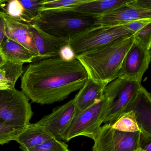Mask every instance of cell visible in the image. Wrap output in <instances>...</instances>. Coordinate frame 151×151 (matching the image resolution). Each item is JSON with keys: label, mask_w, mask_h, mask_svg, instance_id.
Segmentation results:
<instances>
[{"label": "cell", "mask_w": 151, "mask_h": 151, "mask_svg": "<svg viewBox=\"0 0 151 151\" xmlns=\"http://www.w3.org/2000/svg\"><path fill=\"white\" fill-rule=\"evenodd\" d=\"M88 78L76 58L67 61L57 56L29 64L23 74L21 88L32 102L47 105L66 99Z\"/></svg>", "instance_id": "obj_1"}, {"label": "cell", "mask_w": 151, "mask_h": 151, "mask_svg": "<svg viewBox=\"0 0 151 151\" xmlns=\"http://www.w3.org/2000/svg\"><path fill=\"white\" fill-rule=\"evenodd\" d=\"M134 40L133 35L120 39L76 58L84 68L88 78L107 85L119 76L123 61Z\"/></svg>", "instance_id": "obj_2"}, {"label": "cell", "mask_w": 151, "mask_h": 151, "mask_svg": "<svg viewBox=\"0 0 151 151\" xmlns=\"http://www.w3.org/2000/svg\"><path fill=\"white\" fill-rule=\"evenodd\" d=\"M32 24L53 37L68 40L76 34L101 26L97 17L68 9L41 10Z\"/></svg>", "instance_id": "obj_3"}, {"label": "cell", "mask_w": 151, "mask_h": 151, "mask_svg": "<svg viewBox=\"0 0 151 151\" xmlns=\"http://www.w3.org/2000/svg\"><path fill=\"white\" fill-rule=\"evenodd\" d=\"M141 83L118 77L104 88L105 119L103 123H112L126 111L130 102L142 86Z\"/></svg>", "instance_id": "obj_4"}, {"label": "cell", "mask_w": 151, "mask_h": 151, "mask_svg": "<svg viewBox=\"0 0 151 151\" xmlns=\"http://www.w3.org/2000/svg\"><path fill=\"white\" fill-rule=\"evenodd\" d=\"M33 115L29 98L15 89L0 90V122L23 130Z\"/></svg>", "instance_id": "obj_5"}, {"label": "cell", "mask_w": 151, "mask_h": 151, "mask_svg": "<svg viewBox=\"0 0 151 151\" xmlns=\"http://www.w3.org/2000/svg\"><path fill=\"white\" fill-rule=\"evenodd\" d=\"M133 35L123 25L100 26L76 34L68 40L76 57L120 39Z\"/></svg>", "instance_id": "obj_6"}, {"label": "cell", "mask_w": 151, "mask_h": 151, "mask_svg": "<svg viewBox=\"0 0 151 151\" xmlns=\"http://www.w3.org/2000/svg\"><path fill=\"white\" fill-rule=\"evenodd\" d=\"M105 104L103 96L85 110L75 114L65 132L64 141L80 136L94 140L103 123Z\"/></svg>", "instance_id": "obj_7"}, {"label": "cell", "mask_w": 151, "mask_h": 151, "mask_svg": "<svg viewBox=\"0 0 151 151\" xmlns=\"http://www.w3.org/2000/svg\"><path fill=\"white\" fill-rule=\"evenodd\" d=\"M141 132L119 131L111 123L101 126L94 139L92 151H134L139 148Z\"/></svg>", "instance_id": "obj_8"}, {"label": "cell", "mask_w": 151, "mask_h": 151, "mask_svg": "<svg viewBox=\"0 0 151 151\" xmlns=\"http://www.w3.org/2000/svg\"><path fill=\"white\" fill-rule=\"evenodd\" d=\"M151 59V50H147L135 40L124 59L118 77L141 83Z\"/></svg>", "instance_id": "obj_9"}, {"label": "cell", "mask_w": 151, "mask_h": 151, "mask_svg": "<svg viewBox=\"0 0 151 151\" xmlns=\"http://www.w3.org/2000/svg\"><path fill=\"white\" fill-rule=\"evenodd\" d=\"M76 111L75 101L72 99L64 105L55 108L50 114L37 123L52 137L64 141L65 132Z\"/></svg>", "instance_id": "obj_10"}, {"label": "cell", "mask_w": 151, "mask_h": 151, "mask_svg": "<svg viewBox=\"0 0 151 151\" xmlns=\"http://www.w3.org/2000/svg\"><path fill=\"white\" fill-rule=\"evenodd\" d=\"M132 0L105 14L97 17L102 26L122 25L132 21L140 19H151V10L138 7Z\"/></svg>", "instance_id": "obj_11"}, {"label": "cell", "mask_w": 151, "mask_h": 151, "mask_svg": "<svg viewBox=\"0 0 151 151\" xmlns=\"http://www.w3.org/2000/svg\"><path fill=\"white\" fill-rule=\"evenodd\" d=\"M130 110L136 114L141 133L145 136L151 137V93L143 86L130 102L125 112Z\"/></svg>", "instance_id": "obj_12"}, {"label": "cell", "mask_w": 151, "mask_h": 151, "mask_svg": "<svg viewBox=\"0 0 151 151\" xmlns=\"http://www.w3.org/2000/svg\"><path fill=\"white\" fill-rule=\"evenodd\" d=\"M39 54L36 61L59 56L61 49L68 44V40L53 37L34 24H29Z\"/></svg>", "instance_id": "obj_13"}, {"label": "cell", "mask_w": 151, "mask_h": 151, "mask_svg": "<svg viewBox=\"0 0 151 151\" xmlns=\"http://www.w3.org/2000/svg\"><path fill=\"white\" fill-rule=\"evenodd\" d=\"M0 16L5 21L6 37L21 44L34 54L37 57L36 61L39 54L29 24L11 18L1 11Z\"/></svg>", "instance_id": "obj_14"}, {"label": "cell", "mask_w": 151, "mask_h": 151, "mask_svg": "<svg viewBox=\"0 0 151 151\" xmlns=\"http://www.w3.org/2000/svg\"><path fill=\"white\" fill-rule=\"evenodd\" d=\"M106 85L88 78L74 97L76 108L75 114L85 110L101 99Z\"/></svg>", "instance_id": "obj_15"}, {"label": "cell", "mask_w": 151, "mask_h": 151, "mask_svg": "<svg viewBox=\"0 0 151 151\" xmlns=\"http://www.w3.org/2000/svg\"><path fill=\"white\" fill-rule=\"evenodd\" d=\"M131 0H86L85 2L66 9L79 14L98 17L105 14Z\"/></svg>", "instance_id": "obj_16"}, {"label": "cell", "mask_w": 151, "mask_h": 151, "mask_svg": "<svg viewBox=\"0 0 151 151\" xmlns=\"http://www.w3.org/2000/svg\"><path fill=\"white\" fill-rule=\"evenodd\" d=\"M52 138L37 122L30 123L18 135L15 140L20 144V148L25 151Z\"/></svg>", "instance_id": "obj_17"}, {"label": "cell", "mask_w": 151, "mask_h": 151, "mask_svg": "<svg viewBox=\"0 0 151 151\" xmlns=\"http://www.w3.org/2000/svg\"><path fill=\"white\" fill-rule=\"evenodd\" d=\"M0 52L6 60L17 63H31L37 58L23 46L6 37L0 45Z\"/></svg>", "instance_id": "obj_18"}, {"label": "cell", "mask_w": 151, "mask_h": 151, "mask_svg": "<svg viewBox=\"0 0 151 151\" xmlns=\"http://www.w3.org/2000/svg\"><path fill=\"white\" fill-rule=\"evenodd\" d=\"M0 9V11L11 18L28 24H33L37 18L24 9L18 0H2Z\"/></svg>", "instance_id": "obj_19"}, {"label": "cell", "mask_w": 151, "mask_h": 151, "mask_svg": "<svg viewBox=\"0 0 151 151\" xmlns=\"http://www.w3.org/2000/svg\"><path fill=\"white\" fill-rule=\"evenodd\" d=\"M23 64L8 60L0 66V83L5 84L15 89L18 78L24 73Z\"/></svg>", "instance_id": "obj_20"}, {"label": "cell", "mask_w": 151, "mask_h": 151, "mask_svg": "<svg viewBox=\"0 0 151 151\" xmlns=\"http://www.w3.org/2000/svg\"><path fill=\"white\" fill-rule=\"evenodd\" d=\"M114 129L127 132L140 131L136 118V114L132 110L124 112L114 122L111 123Z\"/></svg>", "instance_id": "obj_21"}, {"label": "cell", "mask_w": 151, "mask_h": 151, "mask_svg": "<svg viewBox=\"0 0 151 151\" xmlns=\"http://www.w3.org/2000/svg\"><path fill=\"white\" fill-rule=\"evenodd\" d=\"M68 150V145L65 142L52 138L25 151H67Z\"/></svg>", "instance_id": "obj_22"}, {"label": "cell", "mask_w": 151, "mask_h": 151, "mask_svg": "<svg viewBox=\"0 0 151 151\" xmlns=\"http://www.w3.org/2000/svg\"><path fill=\"white\" fill-rule=\"evenodd\" d=\"M86 0H42L41 10L47 9H61L69 8L85 2Z\"/></svg>", "instance_id": "obj_23"}, {"label": "cell", "mask_w": 151, "mask_h": 151, "mask_svg": "<svg viewBox=\"0 0 151 151\" xmlns=\"http://www.w3.org/2000/svg\"><path fill=\"white\" fill-rule=\"evenodd\" d=\"M23 130L17 129L0 122V145H4L9 141L15 140Z\"/></svg>", "instance_id": "obj_24"}, {"label": "cell", "mask_w": 151, "mask_h": 151, "mask_svg": "<svg viewBox=\"0 0 151 151\" xmlns=\"http://www.w3.org/2000/svg\"><path fill=\"white\" fill-rule=\"evenodd\" d=\"M136 41L148 50L151 47V23L133 35Z\"/></svg>", "instance_id": "obj_25"}, {"label": "cell", "mask_w": 151, "mask_h": 151, "mask_svg": "<svg viewBox=\"0 0 151 151\" xmlns=\"http://www.w3.org/2000/svg\"><path fill=\"white\" fill-rule=\"evenodd\" d=\"M20 2L24 9L37 17L42 9V0H24Z\"/></svg>", "instance_id": "obj_26"}, {"label": "cell", "mask_w": 151, "mask_h": 151, "mask_svg": "<svg viewBox=\"0 0 151 151\" xmlns=\"http://www.w3.org/2000/svg\"><path fill=\"white\" fill-rule=\"evenodd\" d=\"M150 23H151V19H140L132 21L123 25L132 32L134 35Z\"/></svg>", "instance_id": "obj_27"}, {"label": "cell", "mask_w": 151, "mask_h": 151, "mask_svg": "<svg viewBox=\"0 0 151 151\" xmlns=\"http://www.w3.org/2000/svg\"><path fill=\"white\" fill-rule=\"evenodd\" d=\"M58 56L67 61L72 60L76 58L74 52L68 45L64 46L61 49Z\"/></svg>", "instance_id": "obj_28"}, {"label": "cell", "mask_w": 151, "mask_h": 151, "mask_svg": "<svg viewBox=\"0 0 151 151\" xmlns=\"http://www.w3.org/2000/svg\"><path fill=\"white\" fill-rule=\"evenodd\" d=\"M139 148L146 151H151V137L145 136L141 133Z\"/></svg>", "instance_id": "obj_29"}, {"label": "cell", "mask_w": 151, "mask_h": 151, "mask_svg": "<svg viewBox=\"0 0 151 151\" xmlns=\"http://www.w3.org/2000/svg\"><path fill=\"white\" fill-rule=\"evenodd\" d=\"M132 2L139 8L151 10V0H132Z\"/></svg>", "instance_id": "obj_30"}, {"label": "cell", "mask_w": 151, "mask_h": 151, "mask_svg": "<svg viewBox=\"0 0 151 151\" xmlns=\"http://www.w3.org/2000/svg\"><path fill=\"white\" fill-rule=\"evenodd\" d=\"M5 23L3 18L0 16V45L6 37Z\"/></svg>", "instance_id": "obj_31"}, {"label": "cell", "mask_w": 151, "mask_h": 151, "mask_svg": "<svg viewBox=\"0 0 151 151\" xmlns=\"http://www.w3.org/2000/svg\"><path fill=\"white\" fill-rule=\"evenodd\" d=\"M11 89L10 87L5 84L0 83V90H5V89Z\"/></svg>", "instance_id": "obj_32"}, {"label": "cell", "mask_w": 151, "mask_h": 151, "mask_svg": "<svg viewBox=\"0 0 151 151\" xmlns=\"http://www.w3.org/2000/svg\"><path fill=\"white\" fill-rule=\"evenodd\" d=\"M6 60L4 58L2 54L0 52V66L3 64L6 61Z\"/></svg>", "instance_id": "obj_33"}, {"label": "cell", "mask_w": 151, "mask_h": 151, "mask_svg": "<svg viewBox=\"0 0 151 151\" xmlns=\"http://www.w3.org/2000/svg\"><path fill=\"white\" fill-rule=\"evenodd\" d=\"M134 151H146L145 150H143V149H141V148H139L137 150H135Z\"/></svg>", "instance_id": "obj_34"}, {"label": "cell", "mask_w": 151, "mask_h": 151, "mask_svg": "<svg viewBox=\"0 0 151 151\" xmlns=\"http://www.w3.org/2000/svg\"><path fill=\"white\" fill-rule=\"evenodd\" d=\"M2 0H0V4L1 3V2H2Z\"/></svg>", "instance_id": "obj_35"}, {"label": "cell", "mask_w": 151, "mask_h": 151, "mask_svg": "<svg viewBox=\"0 0 151 151\" xmlns=\"http://www.w3.org/2000/svg\"><path fill=\"white\" fill-rule=\"evenodd\" d=\"M70 151V150H68V151Z\"/></svg>", "instance_id": "obj_36"}]
</instances>
